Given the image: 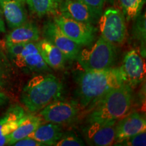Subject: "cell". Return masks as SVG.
Segmentation results:
<instances>
[{
    "mask_svg": "<svg viewBox=\"0 0 146 146\" xmlns=\"http://www.w3.org/2000/svg\"><path fill=\"white\" fill-rule=\"evenodd\" d=\"M5 27L4 21L3 18V14L0 9V33H5Z\"/></svg>",
    "mask_w": 146,
    "mask_h": 146,
    "instance_id": "obj_29",
    "label": "cell"
},
{
    "mask_svg": "<svg viewBox=\"0 0 146 146\" xmlns=\"http://www.w3.org/2000/svg\"><path fill=\"white\" fill-rule=\"evenodd\" d=\"M56 146H83L84 141L77 135L73 132L66 133L62 134L61 137L56 142Z\"/></svg>",
    "mask_w": 146,
    "mask_h": 146,
    "instance_id": "obj_23",
    "label": "cell"
},
{
    "mask_svg": "<svg viewBox=\"0 0 146 146\" xmlns=\"http://www.w3.org/2000/svg\"><path fill=\"white\" fill-rule=\"evenodd\" d=\"M133 100L132 87L123 84L110 91L94 106L86 123L117 120L129 112Z\"/></svg>",
    "mask_w": 146,
    "mask_h": 146,
    "instance_id": "obj_3",
    "label": "cell"
},
{
    "mask_svg": "<svg viewBox=\"0 0 146 146\" xmlns=\"http://www.w3.org/2000/svg\"><path fill=\"white\" fill-rule=\"evenodd\" d=\"M121 118L116 125L115 143L145 131L146 120L143 114L132 112Z\"/></svg>",
    "mask_w": 146,
    "mask_h": 146,
    "instance_id": "obj_13",
    "label": "cell"
},
{
    "mask_svg": "<svg viewBox=\"0 0 146 146\" xmlns=\"http://www.w3.org/2000/svg\"><path fill=\"white\" fill-rule=\"evenodd\" d=\"M115 145H125V146H145L146 145V132L138 133L130 137L120 141L114 144Z\"/></svg>",
    "mask_w": 146,
    "mask_h": 146,
    "instance_id": "obj_24",
    "label": "cell"
},
{
    "mask_svg": "<svg viewBox=\"0 0 146 146\" xmlns=\"http://www.w3.org/2000/svg\"><path fill=\"white\" fill-rule=\"evenodd\" d=\"M53 21L68 38L81 46H89L96 39L97 29L93 25L76 21L58 13Z\"/></svg>",
    "mask_w": 146,
    "mask_h": 146,
    "instance_id": "obj_6",
    "label": "cell"
},
{
    "mask_svg": "<svg viewBox=\"0 0 146 146\" xmlns=\"http://www.w3.org/2000/svg\"><path fill=\"white\" fill-rule=\"evenodd\" d=\"M26 43H14V44H7L9 54H10L11 57L13 58L17 57L18 55L21 54L22 51L23 50Z\"/></svg>",
    "mask_w": 146,
    "mask_h": 146,
    "instance_id": "obj_26",
    "label": "cell"
},
{
    "mask_svg": "<svg viewBox=\"0 0 146 146\" xmlns=\"http://www.w3.org/2000/svg\"><path fill=\"white\" fill-rule=\"evenodd\" d=\"M58 13L74 21L95 25L99 18L81 0H60Z\"/></svg>",
    "mask_w": 146,
    "mask_h": 146,
    "instance_id": "obj_11",
    "label": "cell"
},
{
    "mask_svg": "<svg viewBox=\"0 0 146 146\" xmlns=\"http://www.w3.org/2000/svg\"><path fill=\"white\" fill-rule=\"evenodd\" d=\"M59 1L60 0H25L30 10L39 18L57 14Z\"/></svg>",
    "mask_w": 146,
    "mask_h": 146,
    "instance_id": "obj_20",
    "label": "cell"
},
{
    "mask_svg": "<svg viewBox=\"0 0 146 146\" xmlns=\"http://www.w3.org/2000/svg\"><path fill=\"white\" fill-rule=\"evenodd\" d=\"M101 36L113 45L125 41L127 26L125 16L118 8H110L102 12L98 20Z\"/></svg>",
    "mask_w": 146,
    "mask_h": 146,
    "instance_id": "obj_5",
    "label": "cell"
},
{
    "mask_svg": "<svg viewBox=\"0 0 146 146\" xmlns=\"http://www.w3.org/2000/svg\"><path fill=\"white\" fill-rule=\"evenodd\" d=\"M36 46L42 58L50 68L62 70L66 64V58L57 47L43 38L36 41Z\"/></svg>",
    "mask_w": 146,
    "mask_h": 146,
    "instance_id": "obj_16",
    "label": "cell"
},
{
    "mask_svg": "<svg viewBox=\"0 0 146 146\" xmlns=\"http://www.w3.org/2000/svg\"><path fill=\"white\" fill-rule=\"evenodd\" d=\"M116 120L87 123L83 129L85 141L89 145L109 146L116 142Z\"/></svg>",
    "mask_w": 146,
    "mask_h": 146,
    "instance_id": "obj_7",
    "label": "cell"
},
{
    "mask_svg": "<svg viewBox=\"0 0 146 146\" xmlns=\"http://www.w3.org/2000/svg\"><path fill=\"white\" fill-rule=\"evenodd\" d=\"M43 35L44 39L57 47L66 59L76 60L81 46L66 35L54 21H47L45 23L43 28Z\"/></svg>",
    "mask_w": 146,
    "mask_h": 146,
    "instance_id": "obj_10",
    "label": "cell"
},
{
    "mask_svg": "<svg viewBox=\"0 0 146 146\" xmlns=\"http://www.w3.org/2000/svg\"><path fill=\"white\" fill-rule=\"evenodd\" d=\"M15 146H44L41 142L37 141L34 139L27 137L18 140L13 144Z\"/></svg>",
    "mask_w": 146,
    "mask_h": 146,
    "instance_id": "obj_27",
    "label": "cell"
},
{
    "mask_svg": "<svg viewBox=\"0 0 146 146\" xmlns=\"http://www.w3.org/2000/svg\"><path fill=\"white\" fill-rule=\"evenodd\" d=\"M63 85L58 78L51 74H38L24 87L21 101L31 112H39L62 96Z\"/></svg>",
    "mask_w": 146,
    "mask_h": 146,
    "instance_id": "obj_2",
    "label": "cell"
},
{
    "mask_svg": "<svg viewBox=\"0 0 146 146\" xmlns=\"http://www.w3.org/2000/svg\"><path fill=\"white\" fill-rule=\"evenodd\" d=\"M135 20H136V22L133 27V34L137 39L141 41V54L143 56V52L145 54V14H140Z\"/></svg>",
    "mask_w": 146,
    "mask_h": 146,
    "instance_id": "obj_22",
    "label": "cell"
},
{
    "mask_svg": "<svg viewBox=\"0 0 146 146\" xmlns=\"http://www.w3.org/2000/svg\"><path fill=\"white\" fill-rule=\"evenodd\" d=\"M25 0H0V9L8 27L14 29L27 22Z\"/></svg>",
    "mask_w": 146,
    "mask_h": 146,
    "instance_id": "obj_15",
    "label": "cell"
},
{
    "mask_svg": "<svg viewBox=\"0 0 146 146\" xmlns=\"http://www.w3.org/2000/svg\"><path fill=\"white\" fill-rule=\"evenodd\" d=\"M14 61L20 68H25L31 71L42 72L50 69L42 58L36 42L26 43L21 54L14 58Z\"/></svg>",
    "mask_w": 146,
    "mask_h": 146,
    "instance_id": "obj_12",
    "label": "cell"
},
{
    "mask_svg": "<svg viewBox=\"0 0 146 146\" xmlns=\"http://www.w3.org/2000/svg\"><path fill=\"white\" fill-rule=\"evenodd\" d=\"M40 39L39 29L35 24L32 22H26L23 25L12 29L6 36L5 42L7 44L14 43H27L36 42Z\"/></svg>",
    "mask_w": 146,
    "mask_h": 146,
    "instance_id": "obj_17",
    "label": "cell"
},
{
    "mask_svg": "<svg viewBox=\"0 0 146 146\" xmlns=\"http://www.w3.org/2000/svg\"><path fill=\"white\" fill-rule=\"evenodd\" d=\"M80 106L91 109L104 95L125 84L120 68L84 70L76 78Z\"/></svg>",
    "mask_w": 146,
    "mask_h": 146,
    "instance_id": "obj_1",
    "label": "cell"
},
{
    "mask_svg": "<svg viewBox=\"0 0 146 146\" xmlns=\"http://www.w3.org/2000/svg\"><path fill=\"white\" fill-rule=\"evenodd\" d=\"M120 68L125 83L132 88L145 79V64L139 49H131L125 54Z\"/></svg>",
    "mask_w": 146,
    "mask_h": 146,
    "instance_id": "obj_8",
    "label": "cell"
},
{
    "mask_svg": "<svg viewBox=\"0 0 146 146\" xmlns=\"http://www.w3.org/2000/svg\"><path fill=\"white\" fill-rule=\"evenodd\" d=\"M78 113V108L76 104L57 100L41 109L38 116L44 121L62 125L74 121Z\"/></svg>",
    "mask_w": 146,
    "mask_h": 146,
    "instance_id": "obj_9",
    "label": "cell"
},
{
    "mask_svg": "<svg viewBox=\"0 0 146 146\" xmlns=\"http://www.w3.org/2000/svg\"><path fill=\"white\" fill-rule=\"evenodd\" d=\"M5 81V72L4 68H3V64L0 60V87L3 85Z\"/></svg>",
    "mask_w": 146,
    "mask_h": 146,
    "instance_id": "obj_28",
    "label": "cell"
},
{
    "mask_svg": "<svg viewBox=\"0 0 146 146\" xmlns=\"http://www.w3.org/2000/svg\"><path fill=\"white\" fill-rule=\"evenodd\" d=\"M8 102V97L0 91V107L2 106Z\"/></svg>",
    "mask_w": 146,
    "mask_h": 146,
    "instance_id": "obj_30",
    "label": "cell"
},
{
    "mask_svg": "<svg viewBox=\"0 0 146 146\" xmlns=\"http://www.w3.org/2000/svg\"><path fill=\"white\" fill-rule=\"evenodd\" d=\"M116 59L114 45L102 36L89 47L80 51L76 60L84 70H104L112 68Z\"/></svg>",
    "mask_w": 146,
    "mask_h": 146,
    "instance_id": "obj_4",
    "label": "cell"
},
{
    "mask_svg": "<svg viewBox=\"0 0 146 146\" xmlns=\"http://www.w3.org/2000/svg\"><path fill=\"white\" fill-rule=\"evenodd\" d=\"M62 134L63 131L60 125L50 123L40 125L28 137L41 142L44 146L55 145Z\"/></svg>",
    "mask_w": 146,
    "mask_h": 146,
    "instance_id": "obj_18",
    "label": "cell"
},
{
    "mask_svg": "<svg viewBox=\"0 0 146 146\" xmlns=\"http://www.w3.org/2000/svg\"><path fill=\"white\" fill-rule=\"evenodd\" d=\"M145 0H116L119 10L123 12L126 21H133L141 14Z\"/></svg>",
    "mask_w": 146,
    "mask_h": 146,
    "instance_id": "obj_21",
    "label": "cell"
},
{
    "mask_svg": "<svg viewBox=\"0 0 146 146\" xmlns=\"http://www.w3.org/2000/svg\"><path fill=\"white\" fill-rule=\"evenodd\" d=\"M43 120L38 115L27 114L26 118L9 137L7 145H13L18 140L28 137L37 128Z\"/></svg>",
    "mask_w": 146,
    "mask_h": 146,
    "instance_id": "obj_19",
    "label": "cell"
},
{
    "mask_svg": "<svg viewBox=\"0 0 146 146\" xmlns=\"http://www.w3.org/2000/svg\"><path fill=\"white\" fill-rule=\"evenodd\" d=\"M87 4L94 12V14L100 18L103 12L104 6L107 0H81Z\"/></svg>",
    "mask_w": 146,
    "mask_h": 146,
    "instance_id": "obj_25",
    "label": "cell"
},
{
    "mask_svg": "<svg viewBox=\"0 0 146 146\" xmlns=\"http://www.w3.org/2000/svg\"><path fill=\"white\" fill-rule=\"evenodd\" d=\"M27 116L23 107L14 105L0 118V146L7 145L9 137Z\"/></svg>",
    "mask_w": 146,
    "mask_h": 146,
    "instance_id": "obj_14",
    "label": "cell"
}]
</instances>
